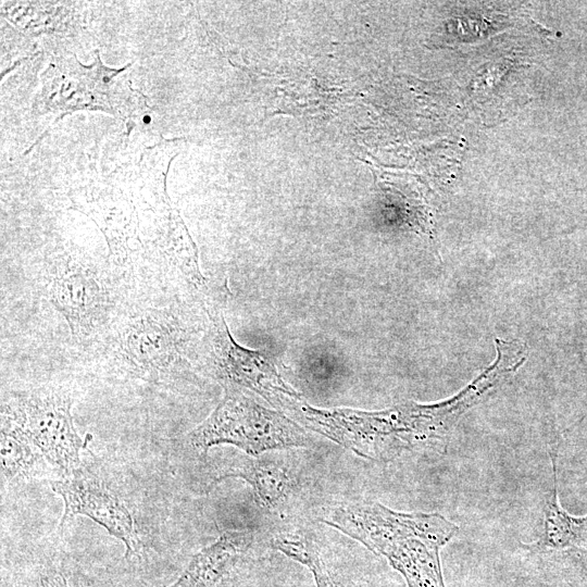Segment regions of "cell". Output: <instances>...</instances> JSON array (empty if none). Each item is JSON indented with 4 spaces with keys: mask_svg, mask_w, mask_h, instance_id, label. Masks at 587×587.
Here are the masks:
<instances>
[{
    "mask_svg": "<svg viewBox=\"0 0 587 587\" xmlns=\"http://www.w3.org/2000/svg\"><path fill=\"white\" fill-rule=\"evenodd\" d=\"M323 522L385 557L408 587H445L439 550L459 527L440 513H404L355 501L337 505Z\"/></svg>",
    "mask_w": 587,
    "mask_h": 587,
    "instance_id": "1",
    "label": "cell"
},
{
    "mask_svg": "<svg viewBox=\"0 0 587 587\" xmlns=\"http://www.w3.org/2000/svg\"><path fill=\"white\" fill-rule=\"evenodd\" d=\"M189 445L205 454L211 447L228 444L249 455L268 450L309 447L312 439L294 421L233 387H226L214 411L188 435Z\"/></svg>",
    "mask_w": 587,
    "mask_h": 587,
    "instance_id": "2",
    "label": "cell"
},
{
    "mask_svg": "<svg viewBox=\"0 0 587 587\" xmlns=\"http://www.w3.org/2000/svg\"><path fill=\"white\" fill-rule=\"evenodd\" d=\"M72 403V396L64 389L42 387L15 395L1 410V420L17 427L66 476L78 472L79 453L91 439L77 433Z\"/></svg>",
    "mask_w": 587,
    "mask_h": 587,
    "instance_id": "3",
    "label": "cell"
},
{
    "mask_svg": "<svg viewBox=\"0 0 587 587\" xmlns=\"http://www.w3.org/2000/svg\"><path fill=\"white\" fill-rule=\"evenodd\" d=\"M47 292L76 338L93 333L107 310L108 296L99 275L79 261L68 259L54 265Z\"/></svg>",
    "mask_w": 587,
    "mask_h": 587,
    "instance_id": "4",
    "label": "cell"
},
{
    "mask_svg": "<svg viewBox=\"0 0 587 587\" xmlns=\"http://www.w3.org/2000/svg\"><path fill=\"white\" fill-rule=\"evenodd\" d=\"M50 487L64 503L60 527L70 519L84 515L120 539L125 546L126 558L138 553L139 538L129 510L101 482L77 472L50 482Z\"/></svg>",
    "mask_w": 587,
    "mask_h": 587,
    "instance_id": "5",
    "label": "cell"
},
{
    "mask_svg": "<svg viewBox=\"0 0 587 587\" xmlns=\"http://www.w3.org/2000/svg\"><path fill=\"white\" fill-rule=\"evenodd\" d=\"M118 335L123 360L139 373L168 371L179 358V329L163 310H147L128 317Z\"/></svg>",
    "mask_w": 587,
    "mask_h": 587,
    "instance_id": "6",
    "label": "cell"
},
{
    "mask_svg": "<svg viewBox=\"0 0 587 587\" xmlns=\"http://www.w3.org/2000/svg\"><path fill=\"white\" fill-rule=\"evenodd\" d=\"M253 534L227 530L197 552L179 577L167 587H217L232 567L248 551Z\"/></svg>",
    "mask_w": 587,
    "mask_h": 587,
    "instance_id": "7",
    "label": "cell"
},
{
    "mask_svg": "<svg viewBox=\"0 0 587 587\" xmlns=\"http://www.w3.org/2000/svg\"><path fill=\"white\" fill-rule=\"evenodd\" d=\"M103 233L110 258L124 264L138 241V218L133 203L116 195L85 199L79 205Z\"/></svg>",
    "mask_w": 587,
    "mask_h": 587,
    "instance_id": "8",
    "label": "cell"
},
{
    "mask_svg": "<svg viewBox=\"0 0 587 587\" xmlns=\"http://www.w3.org/2000/svg\"><path fill=\"white\" fill-rule=\"evenodd\" d=\"M228 477L245 479L252 487L259 504L266 509L276 508L286 498L291 486L290 477L280 464L259 457L230 465L215 482Z\"/></svg>",
    "mask_w": 587,
    "mask_h": 587,
    "instance_id": "9",
    "label": "cell"
},
{
    "mask_svg": "<svg viewBox=\"0 0 587 587\" xmlns=\"http://www.w3.org/2000/svg\"><path fill=\"white\" fill-rule=\"evenodd\" d=\"M553 487L544 508V528L537 549L563 550L579 546L587 533V515L574 516L562 509L558 497L557 453L551 454Z\"/></svg>",
    "mask_w": 587,
    "mask_h": 587,
    "instance_id": "10",
    "label": "cell"
},
{
    "mask_svg": "<svg viewBox=\"0 0 587 587\" xmlns=\"http://www.w3.org/2000/svg\"><path fill=\"white\" fill-rule=\"evenodd\" d=\"M164 253L190 283L200 286L203 277L198 263L197 249L177 212L171 209L167 232L164 240Z\"/></svg>",
    "mask_w": 587,
    "mask_h": 587,
    "instance_id": "11",
    "label": "cell"
},
{
    "mask_svg": "<svg viewBox=\"0 0 587 587\" xmlns=\"http://www.w3.org/2000/svg\"><path fill=\"white\" fill-rule=\"evenodd\" d=\"M1 473L7 480L28 475L40 457L28 438L1 420Z\"/></svg>",
    "mask_w": 587,
    "mask_h": 587,
    "instance_id": "12",
    "label": "cell"
},
{
    "mask_svg": "<svg viewBox=\"0 0 587 587\" xmlns=\"http://www.w3.org/2000/svg\"><path fill=\"white\" fill-rule=\"evenodd\" d=\"M275 549L307 566L316 587H336L316 542L302 533H283L272 540Z\"/></svg>",
    "mask_w": 587,
    "mask_h": 587,
    "instance_id": "13",
    "label": "cell"
},
{
    "mask_svg": "<svg viewBox=\"0 0 587 587\" xmlns=\"http://www.w3.org/2000/svg\"><path fill=\"white\" fill-rule=\"evenodd\" d=\"M42 587H92L89 584L74 582L61 573H51L42 577Z\"/></svg>",
    "mask_w": 587,
    "mask_h": 587,
    "instance_id": "14",
    "label": "cell"
}]
</instances>
